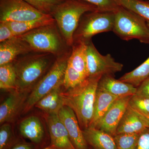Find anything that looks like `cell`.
<instances>
[{
  "label": "cell",
  "mask_w": 149,
  "mask_h": 149,
  "mask_svg": "<svg viewBox=\"0 0 149 149\" xmlns=\"http://www.w3.org/2000/svg\"><path fill=\"white\" fill-rule=\"evenodd\" d=\"M56 59L52 54L34 51L18 56L12 62L16 74L15 90L20 92L32 91Z\"/></svg>",
  "instance_id": "cell-1"
},
{
  "label": "cell",
  "mask_w": 149,
  "mask_h": 149,
  "mask_svg": "<svg viewBox=\"0 0 149 149\" xmlns=\"http://www.w3.org/2000/svg\"><path fill=\"white\" fill-rule=\"evenodd\" d=\"M99 78H88L74 88L61 93L64 105L74 112L80 127L90 126L93 117L94 104Z\"/></svg>",
  "instance_id": "cell-2"
},
{
  "label": "cell",
  "mask_w": 149,
  "mask_h": 149,
  "mask_svg": "<svg viewBox=\"0 0 149 149\" xmlns=\"http://www.w3.org/2000/svg\"><path fill=\"white\" fill-rule=\"evenodd\" d=\"M98 10L95 6L82 0H63L54 7L50 15L67 44L72 47L73 35L81 17L86 13Z\"/></svg>",
  "instance_id": "cell-3"
},
{
  "label": "cell",
  "mask_w": 149,
  "mask_h": 149,
  "mask_svg": "<svg viewBox=\"0 0 149 149\" xmlns=\"http://www.w3.org/2000/svg\"><path fill=\"white\" fill-rule=\"evenodd\" d=\"M26 41L32 51L52 54L57 58L71 53L56 22L19 36Z\"/></svg>",
  "instance_id": "cell-4"
},
{
  "label": "cell",
  "mask_w": 149,
  "mask_h": 149,
  "mask_svg": "<svg viewBox=\"0 0 149 149\" xmlns=\"http://www.w3.org/2000/svg\"><path fill=\"white\" fill-rule=\"evenodd\" d=\"M115 13L113 32L116 35L125 41L136 39L149 44V27L145 19L120 6Z\"/></svg>",
  "instance_id": "cell-5"
},
{
  "label": "cell",
  "mask_w": 149,
  "mask_h": 149,
  "mask_svg": "<svg viewBox=\"0 0 149 149\" xmlns=\"http://www.w3.org/2000/svg\"><path fill=\"white\" fill-rule=\"evenodd\" d=\"M115 12L98 10L84 14L80 19L73 35V44H86L97 34L113 31Z\"/></svg>",
  "instance_id": "cell-6"
},
{
  "label": "cell",
  "mask_w": 149,
  "mask_h": 149,
  "mask_svg": "<svg viewBox=\"0 0 149 149\" xmlns=\"http://www.w3.org/2000/svg\"><path fill=\"white\" fill-rule=\"evenodd\" d=\"M70 54L57 58L53 66L34 86L28 95L22 113H25L29 111L42 98L63 82Z\"/></svg>",
  "instance_id": "cell-7"
},
{
  "label": "cell",
  "mask_w": 149,
  "mask_h": 149,
  "mask_svg": "<svg viewBox=\"0 0 149 149\" xmlns=\"http://www.w3.org/2000/svg\"><path fill=\"white\" fill-rule=\"evenodd\" d=\"M85 45L88 78L101 79L104 75L113 76L122 70V63L116 61L110 54L102 55L100 54L92 40Z\"/></svg>",
  "instance_id": "cell-8"
},
{
  "label": "cell",
  "mask_w": 149,
  "mask_h": 149,
  "mask_svg": "<svg viewBox=\"0 0 149 149\" xmlns=\"http://www.w3.org/2000/svg\"><path fill=\"white\" fill-rule=\"evenodd\" d=\"M49 15L23 0H0V22L29 21Z\"/></svg>",
  "instance_id": "cell-9"
},
{
  "label": "cell",
  "mask_w": 149,
  "mask_h": 149,
  "mask_svg": "<svg viewBox=\"0 0 149 149\" xmlns=\"http://www.w3.org/2000/svg\"><path fill=\"white\" fill-rule=\"evenodd\" d=\"M132 96L118 98L113 104L95 128L114 136L120 120L128 105Z\"/></svg>",
  "instance_id": "cell-10"
},
{
  "label": "cell",
  "mask_w": 149,
  "mask_h": 149,
  "mask_svg": "<svg viewBox=\"0 0 149 149\" xmlns=\"http://www.w3.org/2000/svg\"><path fill=\"white\" fill-rule=\"evenodd\" d=\"M58 116L69 135L70 141L75 149H88V144L80 128L79 122L74 112L67 106L60 110Z\"/></svg>",
  "instance_id": "cell-11"
},
{
  "label": "cell",
  "mask_w": 149,
  "mask_h": 149,
  "mask_svg": "<svg viewBox=\"0 0 149 149\" xmlns=\"http://www.w3.org/2000/svg\"><path fill=\"white\" fill-rule=\"evenodd\" d=\"M46 119L52 148L55 149H75L58 114H47Z\"/></svg>",
  "instance_id": "cell-12"
},
{
  "label": "cell",
  "mask_w": 149,
  "mask_h": 149,
  "mask_svg": "<svg viewBox=\"0 0 149 149\" xmlns=\"http://www.w3.org/2000/svg\"><path fill=\"white\" fill-rule=\"evenodd\" d=\"M29 92L16 90L12 91L0 105L1 124L14 120L20 111L23 110Z\"/></svg>",
  "instance_id": "cell-13"
},
{
  "label": "cell",
  "mask_w": 149,
  "mask_h": 149,
  "mask_svg": "<svg viewBox=\"0 0 149 149\" xmlns=\"http://www.w3.org/2000/svg\"><path fill=\"white\" fill-rule=\"evenodd\" d=\"M32 51L29 44L19 36L0 42V65L13 62L19 56Z\"/></svg>",
  "instance_id": "cell-14"
},
{
  "label": "cell",
  "mask_w": 149,
  "mask_h": 149,
  "mask_svg": "<svg viewBox=\"0 0 149 149\" xmlns=\"http://www.w3.org/2000/svg\"><path fill=\"white\" fill-rule=\"evenodd\" d=\"M147 127L139 113L128 105L118 126L116 134H139Z\"/></svg>",
  "instance_id": "cell-15"
},
{
  "label": "cell",
  "mask_w": 149,
  "mask_h": 149,
  "mask_svg": "<svg viewBox=\"0 0 149 149\" xmlns=\"http://www.w3.org/2000/svg\"><path fill=\"white\" fill-rule=\"evenodd\" d=\"M97 88L118 97L133 95L136 94L137 89L133 85L117 80L111 75L101 77Z\"/></svg>",
  "instance_id": "cell-16"
},
{
  "label": "cell",
  "mask_w": 149,
  "mask_h": 149,
  "mask_svg": "<svg viewBox=\"0 0 149 149\" xmlns=\"http://www.w3.org/2000/svg\"><path fill=\"white\" fill-rule=\"evenodd\" d=\"M83 131L87 144L93 149H117L114 137L106 132L90 127Z\"/></svg>",
  "instance_id": "cell-17"
},
{
  "label": "cell",
  "mask_w": 149,
  "mask_h": 149,
  "mask_svg": "<svg viewBox=\"0 0 149 149\" xmlns=\"http://www.w3.org/2000/svg\"><path fill=\"white\" fill-rule=\"evenodd\" d=\"M19 130L22 136L36 145L41 143L45 136L42 123L40 118L35 116L22 120L19 124Z\"/></svg>",
  "instance_id": "cell-18"
},
{
  "label": "cell",
  "mask_w": 149,
  "mask_h": 149,
  "mask_svg": "<svg viewBox=\"0 0 149 149\" xmlns=\"http://www.w3.org/2000/svg\"><path fill=\"white\" fill-rule=\"evenodd\" d=\"M118 97L97 88L93 117L89 127L95 128ZM88 127V128H89Z\"/></svg>",
  "instance_id": "cell-19"
},
{
  "label": "cell",
  "mask_w": 149,
  "mask_h": 149,
  "mask_svg": "<svg viewBox=\"0 0 149 149\" xmlns=\"http://www.w3.org/2000/svg\"><path fill=\"white\" fill-rule=\"evenodd\" d=\"M63 82L42 98L35 106L47 114H58L60 110L64 106L61 95L64 90Z\"/></svg>",
  "instance_id": "cell-20"
},
{
  "label": "cell",
  "mask_w": 149,
  "mask_h": 149,
  "mask_svg": "<svg viewBox=\"0 0 149 149\" xmlns=\"http://www.w3.org/2000/svg\"><path fill=\"white\" fill-rule=\"evenodd\" d=\"M68 63L85 79L88 78L86 62V45L83 43H74Z\"/></svg>",
  "instance_id": "cell-21"
},
{
  "label": "cell",
  "mask_w": 149,
  "mask_h": 149,
  "mask_svg": "<svg viewBox=\"0 0 149 149\" xmlns=\"http://www.w3.org/2000/svg\"><path fill=\"white\" fill-rule=\"evenodd\" d=\"M55 22L51 15L44 18L22 22H8L16 37L32 31L33 29L54 23Z\"/></svg>",
  "instance_id": "cell-22"
},
{
  "label": "cell",
  "mask_w": 149,
  "mask_h": 149,
  "mask_svg": "<svg viewBox=\"0 0 149 149\" xmlns=\"http://www.w3.org/2000/svg\"><path fill=\"white\" fill-rule=\"evenodd\" d=\"M149 77V57L146 61L131 72L125 73L119 80L138 88Z\"/></svg>",
  "instance_id": "cell-23"
},
{
  "label": "cell",
  "mask_w": 149,
  "mask_h": 149,
  "mask_svg": "<svg viewBox=\"0 0 149 149\" xmlns=\"http://www.w3.org/2000/svg\"><path fill=\"white\" fill-rule=\"evenodd\" d=\"M16 74L12 62L0 65V88L10 92L16 90Z\"/></svg>",
  "instance_id": "cell-24"
},
{
  "label": "cell",
  "mask_w": 149,
  "mask_h": 149,
  "mask_svg": "<svg viewBox=\"0 0 149 149\" xmlns=\"http://www.w3.org/2000/svg\"><path fill=\"white\" fill-rule=\"evenodd\" d=\"M118 5L136 14L149 21V1L115 0Z\"/></svg>",
  "instance_id": "cell-25"
},
{
  "label": "cell",
  "mask_w": 149,
  "mask_h": 149,
  "mask_svg": "<svg viewBox=\"0 0 149 149\" xmlns=\"http://www.w3.org/2000/svg\"><path fill=\"white\" fill-rule=\"evenodd\" d=\"M13 130L8 123L2 124L0 128V149H11L16 145Z\"/></svg>",
  "instance_id": "cell-26"
},
{
  "label": "cell",
  "mask_w": 149,
  "mask_h": 149,
  "mask_svg": "<svg viewBox=\"0 0 149 149\" xmlns=\"http://www.w3.org/2000/svg\"><path fill=\"white\" fill-rule=\"evenodd\" d=\"M82 74L68 63L65 72L63 85L65 90L74 88L85 80Z\"/></svg>",
  "instance_id": "cell-27"
},
{
  "label": "cell",
  "mask_w": 149,
  "mask_h": 149,
  "mask_svg": "<svg viewBox=\"0 0 149 149\" xmlns=\"http://www.w3.org/2000/svg\"><path fill=\"white\" fill-rule=\"evenodd\" d=\"M139 134H119L114 136L117 149H136Z\"/></svg>",
  "instance_id": "cell-28"
},
{
  "label": "cell",
  "mask_w": 149,
  "mask_h": 149,
  "mask_svg": "<svg viewBox=\"0 0 149 149\" xmlns=\"http://www.w3.org/2000/svg\"><path fill=\"white\" fill-rule=\"evenodd\" d=\"M128 105L139 113L149 116V98L143 97L135 94L131 96Z\"/></svg>",
  "instance_id": "cell-29"
},
{
  "label": "cell",
  "mask_w": 149,
  "mask_h": 149,
  "mask_svg": "<svg viewBox=\"0 0 149 149\" xmlns=\"http://www.w3.org/2000/svg\"><path fill=\"white\" fill-rule=\"evenodd\" d=\"M41 12L50 15L53 9L63 0H23Z\"/></svg>",
  "instance_id": "cell-30"
},
{
  "label": "cell",
  "mask_w": 149,
  "mask_h": 149,
  "mask_svg": "<svg viewBox=\"0 0 149 149\" xmlns=\"http://www.w3.org/2000/svg\"><path fill=\"white\" fill-rule=\"evenodd\" d=\"M92 4L99 10L115 12L119 7L115 0H82Z\"/></svg>",
  "instance_id": "cell-31"
},
{
  "label": "cell",
  "mask_w": 149,
  "mask_h": 149,
  "mask_svg": "<svg viewBox=\"0 0 149 149\" xmlns=\"http://www.w3.org/2000/svg\"><path fill=\"white\" fill-rule=\"evenodd\" d=\"M16 37L8 22H0V42Z\"/></svg>",
  "instance_id": "cell-32"
},
{
  "label": "cell",
  "mask_w": 149,
  "mask_h": 149,
  "mask_svg": "<svg viewBox=\"0 0 149 149\" xmlns=\"http://www.w3.org/2000/svg\"><path fill=\"white\" fill-rule=\"evenodd\" d=\"M136 149H149V127L139 133Z\"/></svg>",
  "instance_id": "cell-33"
},
{
  "label": "cell",
  "mask_w": 149,
  "mask_h": 149,
  "mask_svg": "<svg viewBox=\"0 0 149 149\" xmlns=\"http://www.w3.org/2000/svg\"><path fill=\"white\" fill-rule=\"evenodd\" d=\"M136 95L143 97L149 98V77L137 88Z\"/></svg>",
  "instance_id": "cell-34"
},
{
  "label": "cell",
  "mask_w": 149,
  "mask_h": 149,
  "mask_svg": "<svg viewBox=\"0 0 149 149\" xmlns=\"http://www.w3.org/2000/svg\"><path fill=\"white\" fill-rule=\"evenodd\" d=\"M11 149H36L35 144L28 143H17Z\"/></svg>",
  "instance_id": "cell-35"
},
{
  "label": "cell",
  "mask_w": 149,
  "mask_h": 149,
  "mask_svg": "<svg viewBox=\"0 0 149 149\" xmlns=\"http://www.w3.org/2000/svg\"><path fill=\"white\" fill-rule=\"evenodd\" d=\"M139 114L141 116V117L143 119L144 121H145V122L146 123L147 125L149 127V116L144 115L141 114L140 113H139Z\"/></svg>",
  "instance_id": "cell-36"
},
{
  "label": "cell",
  "mask_w": 149,
  "mask_h": 149,
  "mask_svg": "<svg viewBox=\"0 0 149 149\" xmlns=\"http://www.w3.org/2000/svg\"><path fill=\"white\" fill-rule=\"evenodd\" d=\"M147 24H148V26L149 27V21H147Z\"/></svg>",
  "instance_id": "cell-37"
},
{
  "label": "cell",
  "mask_w": 149,
  "mask_h": 149,
  "mask_svg": "<svg viewBox=\"0 0 149 149\" xmlns=\"http://www.w3.org/2000/svg\"><path fill=\"white\" fill-rule=\"evenodd\" d=\"M45 149H52L50 148H45Z\"/></svg>",
  "instance_id": "cell-38"
},
{
  "label": "cell",
  "mask_w": 149,
  "mask_h": 149,
  "mask_svg": "<svg viewBox=\"0 0 149 149\" xmlns=\"http://www.w3.org/2000/svg\"></svg>",
  "instance_id": "cell-39"
}]
</instances>
